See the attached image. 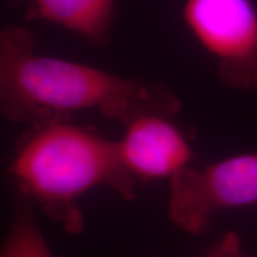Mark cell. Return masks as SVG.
Masks as SVG:
<instances>
[{
  "mask_svg": "<svg viewBox=\"0 0 257 257\" xmlns=\"http://www.w3.org/2000/svg\"><path fill=\"white\" fill-rule=\"evenodd\" d=\"M115 0H29L31 19L56 25L99 47L112 37Z\"/></svg>",
  "mask_w": 257,
  "mask_h": 257,
  "instance_id": "cell-6",
  "label": "cell"
},
{
  "mask_svg": "<svg viewBox=\"0 0 257 257\" xmlns=\"http://www.w3.org/2000/svg\"><path fill=\"white\" fill-rule=\"evenodd\" d=\"M170 118L143 114L124 126L123 137L117 141L118 150L128 174L138 182L172 179L193 159L187 138Z\"/></svg>",
  "mask_w": 257,
  "mask_h": 257,
  "instance_id": "cell-5",
  "label": "cell"
},
{
  "mask_svg": "<svg viewBox=\"0 0 257 257\" xmlns=\"http://www.w3.org/2000/svg\"><path fill=\"white\" fill-rule=\"evenodd\" d=\"M9 172L28 201L73 234L83 229L78 205L83 194L105 186L131 200L138 184L121 162L117 142L73 124L70 118L32 125Z\"/></svg>",
  "mask_w": 257,
  "mask_h": 257,
  "instance_id": "cell-2",
  "label": "cell"
},
{
  "mask_svg": "<svg viewBox=\"0 0 257 257\" xmlns=\"http://www.w3.org/2000/svg\"><path fill=\"white\" fill-rule=\"evenodd\" d=\"M207 257H248L240 249L238 237L234 233H229L214 245L207 253Z\"/></svg>",
  "mask_w": 257,
  "mask_h": 257,
  "instance_id": "cell-8",
  "label": "cell"
},
{
  "mask_svg": "<svg viewBox=\"0 0 257 257\" xmlns=\"http://www.w3.org/2000/svg\"><path fill=\"white\" fill-rule=\"evenodd\" d=\"M256 202L257 153L243 154L176 173L169 179L167 214L180 230L199 236L219 212Z\"/></svg>",
  "mask_w": 257,
  "mask_h": 257,
  "instance_id": "cell-4",
  "label": "cell"
},
{
  "mask_svg": "<svg viewBox=\"0 0 257 257\" xmlns=\"http://www.w3.org/2000/svg\"><path fill=\"white\" fill-rule=\"evenodd\" d=\"M0 257H54L25 198L16 205Z\"/></svg>",
  "mask_w": 257,
  "mask_h": 257,
  "instance_id": "cell-7",
  "label": "cell"
},
{
  "mask_svg": "<svg viewBox=\"0 0 257 257\" xmlns=\"http://www.w3.org/2000/svg\"><path fill=\"white\" fill-rule=\"evenodd\" d=\"M179 96L166 83L146 82L75 61L37 53L30 30L0 32V108L9 120L37 125L96 111L124 126L143 114L173 117Z\"/></svg>",
  "mask_w": 257,
  "mask_h": 257,
  "instance_id": "cell-1",
  "label": "cell"
},
{
  "mask_svg": "<svg viewBox=\"0 0 257 257\" xmlns=\"http://www.w3.org/2000/svg\"><path fill=\"white\" fill-rule=\"evenodd\" d=\"M182 19L225 86L257 92L255 0H185Z\"/></svg>",
  "mask_w": 257,
  "mask_h": 257,
  "instance_id": "cell-3",
  "label": "cell"
}]
</instances>
